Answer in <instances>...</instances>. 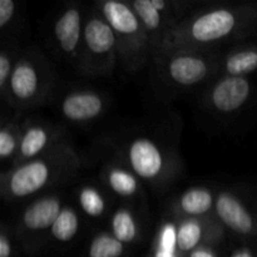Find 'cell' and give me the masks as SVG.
<instances>
[{"label": "cell", "mask_w": 257, "mask_h": 257, "mask_svg": "<svg viewBox=\"0 0 257 257\" xmlns=\"http://www.w3.org/2000/svg\"><path fill=\"white\" fill-rule=\"evenodd\" d=\"M257 40V2L196 9L163 39L157 55L177 49L226 52Z\"/></svg>", "instance_id": "1"}, {"label": "cell", "mask_w": 257, "mask_h": 257, "mask_svg": "<svg viewBox=\"0 0 257 257\" xmlns=\"http://www.w3.org/2000/svg\"><path fill=\"white\" fill-rule=\"evenodd\" d=\"M82 168V160L70 141L34 160L19 163L0 176V193L7 203L29 202L69 183Z\"/></svg>", "instance_id": "2"}, {"label": "cell", "mask_w": 257, "mask_h": 257, "mask_svg": "<svg viewBox=\"0 0 257 257\" xmlns=\"http://www.w3.org/2000/svg\"><path fill=\"white\" fill-rule=\"evenodd\" d=\"M57 78L49 60L37 47L22 49L10 77L8 107L18 113L49 103L54 97Z\"/></svg>", "instance_id": "3"}, {"label": "cell", "mask_w": 257, "mask_h": 257, "mask_svg": "<svg viewBox=\"0 0 257 257\" xmlns=\"http://www.w3.org/2000/svg\"><path fill=\"white\" fill-rule=\"evenodd\" d=\"M222 53L177 49L162 53L152 62L160 82L171 92H193L206 88L220 75Z\"/></svg>", "instance_id": "4"}, {"label": "cell", "mask_w": 257, "mask_h": 257, "mask_svg": "<svg viewBox=\"0 0 257 257\" xmlns=\"http://www.w3.org/2000/svg\"><path fill=\"white\" fill-rule=\"evenodd\" d=\"M93 8L112 28L117 43L119 64L125 72L135 74L152 60L150 40L130 3L98 0L93 3Z\"/></svg>", "instance_id": "5"}, {"label": "cell", "mask_w": 257, "mask_h": 257, "mask_svg": "<svg viewBox=\"0 0 257 257\" xmlns=\"http://www.w3.org/2000/svg\"><path fill=\"white\" fill-rule=\"evenodd\" d=\"M122 158L142 182L156 188L170 185L180 172L176 155L146 136L131 138L123 147Z\"/></svg>", "instance_id": "6"}, {"label": "cell", "mask_w": 257, "mask_h": 257, "mask_svg": "<svg viewBox=\"0 0 257 257\" xmlns=\"http://www.w3.org/2000/svg\"><path fill=\"white\" fill-rule=\"evenodd\" d=\"M119 64L114 33L107 20L92 7L83 32L78 72L85 77H108Z\"/></svg>", "instance_id": "7"}, {"label": "cell", "mask_w": 257, "mask_h": 257, "mask_svg": "<svg viewBox=\"0 0 257 257\" xmlns=\"http://www.w3.org/2000/svg\"><path fill=\"white\" fill-rule=\"evenodd\" d=\"M64 205V196L57 191L38 196L25 203L14 222L23 252L33 256L42 251Z\"/></svg>", "instance_id": "8"}, {"label": "cell", "mask_w": 257, "mask_h": 257, "mask_svg": "<svg viewBox=\"0 0 257 257\" xmlns=\"http://www.w3.org/2000/svg\"><path fill=\"white\" fill-rule=\"evenodd\" d=\"M131 8L142 23L150 40L152 60L168 32L192 14L197 3L191 0H133Z\"/></svg>", "instance_id": "9"}, {"label": "cell", "mask_w": 257, "mask_h": 257, "mask_svg": "<svg viewBox=\"0 0 257 257\" xmlns=\"http://www.w3.org/2000/svg\"><path fill=\"white\" fill-rule=\"evenodd\" d=\"M255 85L250 78L218 75L203 92V105L217 117H232L252 99Z\"/></svg>", "instance_id": "10"}, {"label": "cell", "mask_w": 257, "mask_h": 257, "mask_svg": "<svg viewBox=\"0 0 257 257\" xmlns=\"http://www.w3.org/2000/svg\"><path fill=\"white\" fill-rule=\"evenodd\" d=\"M88 9L80 3H68L57 14L52 27V40L62 58L78 70L82 50L83 32Z\"/></svg>", "instance_id": "11"}, {"label": "cell", "mask_w": 257, "mask_h": 257, "mask_svg": "<svg viewBox=\"0 0 257 257\" xmlns=\"http://www.w3.org/2000/svg\"><path fill=\"white\" fill-rule=\"evenodd\" d=\"M65 141L69 140L64 125L38 118H28L22 123L19 152L13 166L34 160Z\"/></svg>", "instance_id": "12"}, {"label": "cell", "mask_w": 257, "mask_h": 257, "mask_svg": "<svg viewBox=\"0 0 257 257\" xmlns=\"http://www.w3.org/2000/svg\"><path fill=\"white\" fill-rule=\"evenodd\" d=\"M215 216L225 230L240 237L257 236V211L233 191L220 190L216 192Z\"/></svg>", "instance_id": "13"}, {"label": "cell", "mask_w": 257, "mask_h": 257, "mask_svg": "<svg viewBox=\"0 0 257 257\" xmlns=\"http://www.w3.org/2000/svg\"><path fill=\"white\" fill-rule=\"evenodd\" d=\"M175 220V218H173ZM176 221V246L181 257L205 245L221 246L226 230L215 215Z\"/></svg>", "instance_id": "14"}, {"label": "cell", "mask_w": 257, "mask_h": 257, "mask_svg": "<svg viewBox=\"0 0 257 257\" xmlns=\"http://www.w3.org/2000/svg\"><path fill=\"white\" fill-rule=\"evenodd\" d=\"M109 100L103 93L92 88L70 89L59 98L58 112L67 122L87 124L99 119L105 113Z\"/></svg>", "instance_id": "15"}, {"label": "cell", "mask_w": 257, "mask_h": 257, "mask_svg": "<svg viewBox=\"0 0 257 257\" xmlns=\"http://www.w3.org/2000/svg\"><path fill=\"white\" fill-rule=\"evenodd\" d=\"M100 176L105 188L124 203L140 202L145 198L143 182L123 161L108 162Z\"/></svg>", "instance_id": "16"}, {"label": "cell", "mask_w": 257, "mask_h": 257, "mask_svg": "<svg viewBox=\"0 0 257 257\" xmlns=\"http://www.w3.org/2000/svg\"><path fill=\"white\" fill-rule=\"evenodd\" d=\"M216 192L206 186H195L183 191L171 203V218H200L215 215Z\"/></svg>", "instance_id": "17"}, {"label": "cell", "mask_w": 257, "mask_h": 257, "mask_svg": "<svg viewBox=\"0 0 257 257\" xmlns=\"http://www.w3.org/2000/svg\"><path fill=\"white\" fill-rule=\"evenodd\" d=\"M108 226L109 232L127 247L140 243L145 235V228L140 215L136 211L135 206L131 203H122L113 210L109 216Z\"/></svg>", "instance_id": "18"}, {"label": "cell", "mask_w": 257, "mask_h": 257, "mask_svg": "<svg viewBox=\"0 0 257 257\" xmlns=\"http://www.w3.org/2000/svg\"><path fill=\"white\" fill-rule=\"evenodd\" d=\"M257 72V43L236 45L222 53L220 75L246 77Z\"/></svg>", "instance_id": "19"}, {"label": "cell", "mask_w": 257, "mask_h": 257, "mask_svg": "<svg viewBox=\"0 0 257 257\" xmlns=\"http://www.w3.org/2000/svg\"><path fill=\"white\" fill-rule=\"evenodd\" d=\"M77 207L88 220L99 221L110 216V203L103 190L93 183H83L75 190Z\"/></svg>", "instance_id": "20"}, {"label": "cell", "mask_w": 257, "mask_h": 257, "mask_svg": "<svg viewBox=\"0 0 257 257\" xmlns=\"http://www.w3.org/2000/svg\"><path fill=\"white\" fill-rule=\"evenodd\" d=\"M22 123L20 113L4 114L0 124V160L3 163V171L13 167L17 160L22 138Z\"/></svg>", "instance_id": "21"}, {"label": "cell", "mask_w": 257, "mask_h": 257, "mask_svg": "<svg viewBox=\"0 0 257 257\" xmlns=\"http://www.w3.org/2000/svg\"><path fill=\"white\" fill-rule=\"evenodd\" d=\"M83 215L79 208L70 203H65L50 230L49 238L59 245L73 242L82 232Z\"/></svg>", "instance_id": "22"}, {"label": "cell", "mask_w": 257, "mask_h": 257, "mask_svg": "<svg viewBox=\"0 0 257 257\" xmlns=\"http://www.w3.org/2000/svg\"><path fill=\"white\" fill-rule=\"evenodd\" d=\"M22 48L17 38H2L0 48V95L4 104H8V90L10 77L14 70L15 63L19 57Z\"/></svg>", "instance_id": "23"}, {"label": "cell", "mask_w": 257, "mask_h": 257, "mask_svg": "<svg viewBox=\"0 0 257 257\" xmlns=\"http://www.w3.org/2000/svg\"><path fill=\"white\" fill-rule=\"evenodd\" d=\"M127 246L118 241L109 231H98L88 242L85 257H123Z\"/></svg>", "instance_id": "24"}, {"label": "cell", "mask_w": 257, "mask_h": 257, "mask_svg": "<svg viewBox=\"0 0 257 257\" xmlns=\"http://www.w3.org/2000/svg\"><path fill=\"white\" fill-rule=\"evenodd\" d=\"M23 14L24 10H20V3L14 0H0L2 38H17L18 33L22 29Z\"/></svg>", "instance_id": "25"}, {"label": "cell", "mask_w": 257, "mask_h": 257, "mask_svg": "<svg viewBox=\"0 0 257 257\" xmlns=\"http://www.w3.org/2000/svg\"><path fill=\"white\" fill-rule=\"evenodd\" d=\"M23 252L14 222H2L0 226V257H18Z\"/></svg>", "instance_id": "26"}, {"label": "cell", "mask_w": 257, "mask_h": 257, "mask_svg": "<svg viewBox=\"0 0 257 257\" xmlns=\"http://www.w3.org/2000/svg\"><path fill=\"white\" fill-rule=\"evenodd\" d=\"M218 247H220V246H201V247H197L193 251H191V252L187 253L185 257H221Z\"/></svg>", "instance_id": "27"}, {"label": "cell", "mask_w": 257, "mask_h": 257, "mask_svg": "<svg viewBox=\"0 0 257 257\" xmlns=\"http://www.w3.org/2000/svg\"><path fill=\"white\" fill-rule=\"evenodd\" d=\"M230 257H257V251L251 246H240L232 251Z\"/></svg>", "instance_id": "28"}]
</instances>
